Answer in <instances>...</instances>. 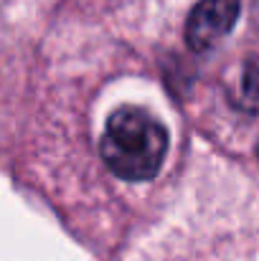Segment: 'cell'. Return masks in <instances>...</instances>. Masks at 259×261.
Wrapping results in <instances>:
<instances>
[{"mask_svg":"<svg viewBox=\"0 0 259 261\" xmlns=\"http://www.w3.org/2000/svg\"><path fill=\"white\" fill-rule=\"evenodd\" d=\"M168 152V129L140 107H120L107 117L99 155L122 180L155 177Z\"/></svg>","mask_w":259,"mask_h":261,"instance_id":"6da1fadb","label":"cell"},{"mask_svg":"<svg viewBox=\"0 0 259 261\" xmlns=\"http://www.w3.org/2000/svg\"><path fill=\"white\" fill-rule=\"evenodd\" d=\"M239 0H198L185 20V43L191 51H211L229 36L239 18Z\"/></svg>","mask_w":259,"mask_h":261,"instance_id":"7a4b0ae2","label":"cell"},{"mask_svg":"<svg viewBox=\"0 0 259 261\" xmlns=\"http://www.w3.org/2000/svg\"><path fill=\"white\" fill-rule=\"evenodd\" d=\"M239 104L247 112H259V56H252L242 71L239 87Z\"/></svg>","mask_w":259,"mask_h":261,"instance_id":"3957f363","label":"cell"},{"mask_svg":"<svg viewBox=\"0 0 259 261\" xmlns=\"http://www.w3.org/2000/svg\"><path fill=\"white\" fill-rule=\"evenodd\" d=\"M254 23H257V28H259V0H254Z\"/></svg>","mask_w":259,"mask_h":261,"instance_id":"277c9868","label":"cell"}]
</instances>
